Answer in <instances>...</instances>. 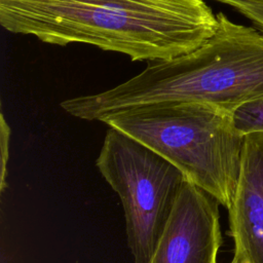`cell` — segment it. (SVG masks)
Listing matches in <instances>:
<instances>
[{"label":"cell","mask_w":263,"mask_h":263,"mask_svg":"<svg viewBox=\"0 0 263 263\" xmlns=\"http://www.w3.org/2000/svg\"><path fill=\"white\" fill-rule=\"evenodd\" d=\"M216 31L196 48L142 72L107 90L61 102L68 114L98 120L135 107L203 103L228 111L263 96V34L217 14Z\"/></svg>","instance_id":"cell-2"},{"label":"cell","mask_w":263,"mask_h":263,"mask_svg":"<svg viewBox=\"0 0 263 263\" xmlns=\"http://www.w3.org/2000/svg\"><path fill=\"white\" fill-rule=\"evenodd\" d=\"M0 25L43 43H82L134 62L167 61L216 31L203 0H0Z\"/></svg>","instance_id":"cell-1"},{"label":"cell","mask_w":263,"mask_h":263,"mask_svg":"<svg viewBox=\"0 0 263 263\" xmlns=\"http://www.w3.org/2000/svg\"><path fill=\"white\" fill-rule=\"evenodd\" d=\"M229 212L232 261L263 263V133L246 136Z\"/></svg>","instance_id":"cell-6"},{"label":"cell","mask_w":263,"mask_h":263,"mask_svg":"<svg viewBox=\"0 0 263 263\" xmlns=\"http://www.w3.org/2000/svg\"><path fill=\"white\" fill-rule=\"evenodd\" d=\"M232 119L235 129L245 137L263 133V96L235 108Z\"/></svg>","instance_id":"cell-7"},{"label":"cell","mask_w":263,"mask_h":263,"mask_svg":"<svg viewBox=\"0 0 263 263\" xmlns=\"http://www.w3.org/2000/svg\"><path fill=\"white\" fill-rule=\"evenodd\" d=\"M219 204L187 181L148 263H217L223 241Z\"/></svg>","instance_id":"cell-5"},{"label":"cell","mask_w":263,"mask_h":263,"mask_svg":"<svg viewBox=\"0 0 263 263\" xmlns=\"http://www.w3.org/2000/svg\"><path fill=\"white\" fill-rule=\"evenodd\" d=\"M9 139H10V127L6 122L3 114L0 119V152H1V165H0V190L3 192L6 185L7 175V163L9 157Z\"/></svg>","instance_id":"cell-9"},{"label":"cell","mask_w":263,"mask_h":263,"mask_svg":"<svg viewBox=\"0 0 263 263\" xmlns=\"http://www.w3.org/2000/svg\"><path fill=\"white\" fill-rule=\"evenodd\" d=\"M231 6L263 33V0H214Z\"/></svg>","instance_id":"cell-8"},{"label":"cell","mask_w":263,"mask_h":263,"mask_svg":"<svg viewBox=\"0 0 263 263\" xmlns=\"http://www.w3.org/2000/svg\"><path fill=\"white\" fill-rule=\"evenodd\" d=\"M100 121L151 148L187 181L230 208L246 138L235 129L231 111L203 103H161L122 110Z\"/></svg>","instance_id":"cell-3"},{"label":"cell","mask_w":263,"mask_h":263,"mask_svg":"<svg viewBox=\"0 0 263 263\" xmlns=\"http://www.w3.org/2000/svg\"><path fill=\"white\" fill-rule=\"evenodd\" d=\"M96 165L120 198L134 262L148 263L186 177L151 148L110 126Z\"/></svg>","instance_id":"cell-4"},{"label":"cell","mask_w":263,"mask_h":263,"mask_svg":"<svg viewBox=\"0 0 263 263\" xmlns=\"http://www.w3.org/2000/svg\"><path fill=\"white\" fill-rule=\"evenodd\" d=\"M230 263H235V262H234V261H231V262H230Z\"/></svg>","instance_id":"cell-10"}]
</instances>
